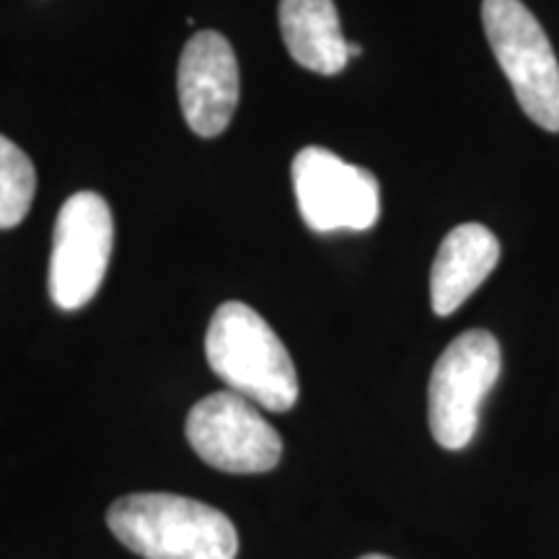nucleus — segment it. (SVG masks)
Wrapping results in <instances>:
<instances>
[{
	"label": "nucleus",
	"instance_id": "nucleus-3",
	"mask_svg": "<svg viewBox=\"0 0 559 559\" xmlns=\"http://www.w3.org/2000/svg\"><path fill=\"white\" fill-rule=\"evenodd\" d=\"M481 24L528 120L559 132V62L534 13L521 0H481Z\"/></svg>",
	"mask_w": 559,
	"mask_h": 559
},
{
	"label": "nucleus",
	"instance_id": "nucleus-4",
	"mask_svg": "<svg viewBox=\"0 0 559 559\" xmlns=\"http://www.w3.org/2000/svg\"><path fill=\"white\" fill-rule=\"evenodd\" d=\"M500 345L485 330L459 334L432 368L428 386V419L432 438L449 451L472 443L485 396L500 379Z\"/></svg>",
	"mask_w": 559,
	"mask_h": 559
},
{
	"label": "nucleus",
	"instance_id": "nucleus-13",
	"mask_svg": "<svg viewBox=\"0 0 559 559\" xmlns=\"http://www.w3.org/2000/svg\"><path fill=\"white\" fill-rule=\"evenodd\" d=\"M360 559H391V557H383V555H366V557H360Z\"/></svg>",
	"mask_w": 559,
	"mask_h": 559
},
{
	"label": "nucleus",
	"instance_id": "nucleus-9",
	"mask_svg": "<svg viewBox=\"0 0 559 559\" xmlns=\"http://www.w3.org/2000/svg\"><path fill=\"white\" fill-rule=\"evenodd\" d=\"M500 260V241L481 223L456 226L440 243L430 272V300L438 317H451L492 275Z\"/></svg>",
	"mask_w": 559,
	"mask_h": 559
},
{
	"label": "nucleus",
	"instance_id": "nucleus-8",
	"mask_svg": "<svg viewBox=\"0 0 559 559\" xmlns=\"http://www.w3.org/2000/svg\"><path fill=\"white\" fill-rule=\"evenodd\" d=\"M177 88L194 135L215 138L228 128L239 107L241 79L234 47L223 34L213 29L192 34L179 60Z\"/></svg>",
	"mask_w": 559,
	"mask_h": 559
},
{
	"label": "nucleus",
	"instance_id": "nucleus-1",
	"mask_svg": "<svg viewBox=\"0 0 559 559\" xmlns=\"http://www.w3.org/2000/svg\"><path fill=\"white\" fill-rule=\"evenodd\" d=\"M111 534L143 559H236L239 534L226 513L171 492H138L111 502Z\"/></svg>",
	"mask_w": 559,
	"mask_h": 559
},
{
	"label": "nucleus",
	"instance_id": "nucleus-7",
	"mask_svg": "<svg viewBox=\"0 0 559 559\" xmlns=\"http://www.w3.org/2000/svg\"><path fill=\"white\" fill-rule=\"evenodd\" d=\"M290 174L300 218L317 234L368 230L379 221V179L337 153L319 145L304 148L293 158Z\"/></svg>",
	"mask_w": 559,
	"mask_h": 559
},
{
	"label": "nucleus",
	"instance_id": "nucleus-12",
	"mask_svg": "<svg viewBox=\"0 0 559 559\" xmlns=\"http://www.w3.org/2000/svg\"><path fill=\"white\" fill-rule=\"evenodd\" d=\"M358 55H362V47L355 45V41H349V58H358Z\"/></svg>",
	"mask_w": 559,
	"mask_h": 559
},
{
	"label": "nucleus",
	"instance_id": "nucleus-5",
	"mask_svg": "<svg viewBox=\"0 0 559 559\" xmlns=\"http://www.w3.org/2000/svg\"><path fill=\"white\" fill-rule=\"evenodd\" d=\"M111 247L115 221L102 194L75 192L62 202L50 257V296L58 309L79 311L99 293Z\"/></svg>",
	"mask_w": 559,
	"mask_h": 559
},
{
	"label": "nucleus",
	"instance_id": "nucleus-11",
	"mask_svg": "<svg viewBox=\"0 0 559 559\" xmlns=\"http://www.w3.org/2000/svg\"><path fill=\"white\" fill-rule=\"evenodd\" d=\"M37 192L32 158L9 138L0 135V230L16 228L29 213Z\"/></svg>",
	"mask_w": 559,
	"mask_h": 559
},
{
	"label": "nucleus",
	"instance_id": "nucleus-6",
	"mask_svg": "<svg viewBox=\"0 0 559 559\" xmlns=\"http://www.w3.org/2000/svg\"><path fill=\"white\" fill-rule=\"evenodd\" d=\"M192 451L228 474H262L275 469L283 456V438L262 412L236 391H215L187 415Z\"/></svg>",
	"mask_w": 559,
	"mask_h": 559
},
{
	"label": "nucleus",
	"instance_id": "nucleus-10",
	"mask_svg": "<svg viewBox=\"0 0 559 559\" xmlns=\"http://www.w3.org/2000/svg\"><path fill=\"white\" fill-rule=\"evenodd\" d=\"M280 32L290 58L319 75H337L349 60V41L334 0H280Z\"/></svg>",
	"mask_w": 559,
	"mask_h": 559
},
{
	"label": "nucleus",
	"instance_id": "nucleus-2",
	"mask_svg": "<svg viewBox=\"0 0 559 559\" xmlns=\"http://www.w3.org/2000/svg\"><path fill=\"white\" fill-rule=\"evenodd\" d=\"M205 355L213 373L230 391L270 412L298 402V373L283 340L251 306L228 300L210 319Z\"/></svg>",
	"mask_w": 559,
	"mask_h": 559
}]
</instances>
